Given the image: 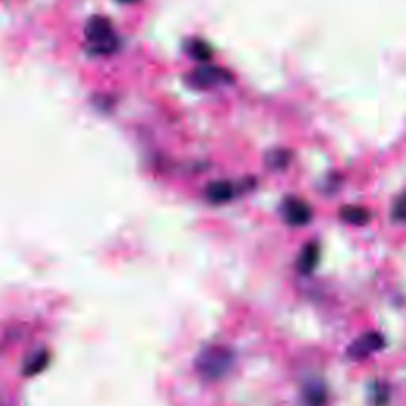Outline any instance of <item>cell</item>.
Here are the masks:
<instances>
[{"label":"cell","mask_w":406,"mask_h":406,"mask_svg":"<svg viewBox=\"0 0 406 406\" xmlns=\"http://www.w3.org/2000/svg\"><path fill=\"white\" fill-rule=\"evenodd\" d=\"M394 219L406 221V194L397 200L394 205Z\"/></svg>","instance_id":"12"},{"label":"cell","mask_w":406,"mask_h":406,"mask_svg":"<svg viewBox=\"0 0 406 406\" xmlns=\"http://www.w3.org/2000/svg\"><path fill=\"white\" fill-rule=\"evenodd\" d=\"M187 53L199 62H208L213 53H211L210 45H207L203 40H192L187 43Z\"/></svg>","instance_id":"10"},{"label":"cell","mask_w":406,"mask_h":406,"mask_svg":"<svg viewBox=\"0 0 406 406\" xmlns=\"http://www.w3.org/2000/svg\"><path fill=\"white\" fill-rule=\"evenodd\" d=\"M119 3H126V5H132V3H137L140 0H118Z\"/></svg>","instance_id":"14"},{"label":"cell","mask_w":406,"mask_h":406,"mask_svg":"<svg viewBox=\"0 0 406 406\" xmlns=\"http://www.w3.org/2000/svg\"><path fill=\"white\" fill-rule=\"evenodd\" d=\"M283 214L284 219L288 221L290 225H305L310 223L313 211L311 207L308 205L305 200L302 199H286L283 205Z\"/></svg>","instance_id":"5"},{"label":"cell","mask_w":406,"mask_h":406,"mask_svg":"<svg viewBox=\"0 0 406 406\" xmlns=\"http://www.w3.org/2000/svg\"><path fill=\"white\" fill-rule=\"evenodd\" d=\"M289 153L288 151H283V149H276L272 151L267 156V164L272 167V169H284L286 165L289 164Z\"/></svg>","instance_id":"11"},{"label":"cell","mask_w":406,"mask_h":406,"mask_svg":"<svg viewBox=\"0 0 406 406\" xmlns=\"http://www.w3.org/2000/svg\"><path fill=\"white\" fill-rule=\"evenodd\" d=\"M371 400H373V403H375L376 406L386 405L389 402V395L386 392V389L381 387V386L373 387V397H371Z\"/></svg>","instance_id":"13"},{"label":"cell","mask_w":406,"mask_h":406,"mask_svg":"<svg viewBox=\"0 0 406 406\" xmlns=\"http://www.w3.org/2000/svg\"><path fill=\"white\" fill-rule=\"evenodd\" d=\"M229 81H232L230 73L214 66H202L191 73V83L200 89H208L213 86L229 83Z\"/></svg>","instance_id":"3"},{"label":"cell","mask_w":406,"mask_h":406,"mask_svg":"<svg viewBox=\"0 0 406 406\" xmlns=\"http://www.w3.org/2000/svg\"><path fill=\"white\" fill-rule=\"evenodd\" d=\"M384 346V338L380 333L370 332L362 335V337L357 338L353 344L348 348V356L354 360H362L367 359L368 356H371L376 351L382 349Z\"/></svg>","instance_id":"4"},{"label":"cell","mask_w":406,"mask_h":406,"mask_svg":"<svg viewBox=\"0 0 406 406\" xmlns=\"http://www.w3.org/2000/svg\"><path fill=\"white\" fill-rule=\"evenodd\" d=\"M303 405L305 406H326L327 391L326 386L319 380H311L303 386L302 391Z\"/></svg>","instance_id":"6"},{"label":"cell","mask_w":406,"mask_h":406,"mask_svg":"<svg viewBox=\"0 0 406 406\" xmlns=\"http://www.w3.org/2000/svg\"><path fill=\"white\" fill-rule=\"evenodd\" d=\"M86 41L89 50L102 56L118 51L119 39L113 24L104 16H92L86 26Z\"/></svg>","instance_id":"1"},{"label":"cell","mask_w":406,"mask_h":406,"mask_svg":"<svg viewBox=\"0 0 406 406\" xmlns=\"http://www.w3.org/2000/svg\"><path fill=\"white\" fill-rule=\"evenodd\" d=\"M234 365V354L223 346H210L199 354L196 360L197 371L210 381L221 380Z\"/></svg>","instance_id":"2"},{"label":"cell","mask_w":406,"mask_h":406,"mask_svg":"<svg viewBox=\"0 0 406 406\" xmlns=\"http://www.w3.org/2000/svg\"><path fill=\"white\" fill-rule=\"evenodd\" d=\"M319 257H321V249H319L317 243H308V245L303 248V251L300 252L299 262H297V267H299L300 273L308 275L311 273L313 270L316 268V265L319 264Z\"/></svg>","instance_id":"7"},{"label":"cell","mask_w":406,"mask_h":406,"mask_svg":"<svg viewBox=\"0 0 406 406\" xmlns=\"http://www.w3.org/2000/svg\"><path fill=\"white\" fill-rule=\"evenodd\" d=\"M340 218L348 224L354 225H365L368 221H370L371 214L367 208L362 207H354V205H349V207H343L340 211Z\"/></svg>","instance_id":"9"},{"label":"cell","mask_w":406,"mask_h":406,"mask_svg":"<svg viewBox=\"0 0 406 406\" xmlns=\"http://www.w3.org/2000/svg\"><path fill=\"white\" fill-rule=\"evenodd\" d=\"M234 187L227 181L211 183L207 189V197L213 203H225L234 199Z\"/></svg>","instance_id":"8"}]
</instances>
